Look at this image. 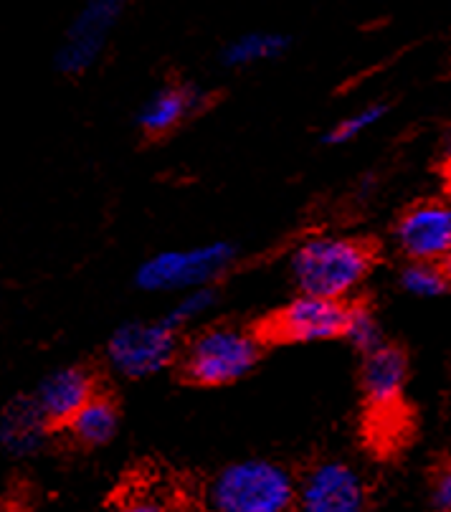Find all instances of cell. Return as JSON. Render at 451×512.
<instances>
[{"mask_svg": "<svg viewBox=\"0 0 451 512\" xmlns=\"http://www.w3.org/2000/svg\"><path fill=\"white\" fill-rule=\"evenodd\" d=\"M373 249L353 236H312L289 259L294 284L302 295L345 300L373 269Z\"/></svg>", "mask_w": 451, "mask_h": 512, "instance_id": "6da1fadb", "label": "cell"}, {"mask_svg": "<svg viewBox=\"0 0 451 512\" xmlns=\"http://www.w3.org/2000/svg\"><path fill=\"white\" fill-rule=\"evenodd\" d=\"M211 512H289L294 477L269 459H244L223 467L206 490Z\"/></svg>", "mask_w": 451, "mask_h": 512, "instance_id": "7a4b0ae2", "label": "cell"}, {"mask_svg": "<svg viewBox=\"0 0 451 512\" xmlns=\"http://www.w3.org/2000/svg\"><path fill=\"white\" fill-rule=\"evenodd\" d=\"M261 340L241 327H208L191 340L183 355L185 378L196 386L218 388L241 381L259 363Z\"/></svg>", "mask_w": 451, "mask_h": 512, "instance_id": "3957f363", "label": "cell"}, {"mask_svg": "<svg viewBox=\"0 0 451 512\" xmlns=\"http://www.w3.org/2000/svg\"><path fill=\"white\" fill-rule=\"evenodd\" d=\"M236 249L229 241L191 246V249H170L150 256L137 269V287L145 292H188L216 282L234 262Z\"/></svg>", "mask_w": 451, "mask_h": 512, "instance_id": "277c9868", "label": "cell"}, {"mask_svg": "<svg viewBox=\"0 0 451 512\" xmlns=\"http://www.w3.org/2000/svg\"><path fill=\"white\" fill-rule=\"evenodd\" d=\"M178 350V330L168 320L127 322L107 343V360L120 376L147 378L168 368Z\"/></svg>", "mask_w": 451, "mask_h": 512, "instance_id": "5b68a950", "label": "cell"}, {"mask_svg": "<svg viewBox=\"0 0 451 512\" xmlns=\"http://www.w3.org/2000/svg\"><path fill=\"white\" fill-rule=\"evenodd\" d=\"M297 512H365L368 490L350 464L327 459L317 462L294 482Z\"/></svg>", "mask_w": 451, "mask_h": 512, "instance_id": "8992f818", "label": "cell"}, {"mask_svg": "<svg viewBox=\"0 0 451 512\" xmlns=\"http://www.w3.org/2000/svg\"><path fill=\"white\" fill-rule=\"evenodd\" d=\"M125 8L127 0H87L71 21L64 44L59 46V54H56L59 71L77 77V74L92 69L107 46L109 33L120 23Z\"/></svg>", "mask_w": 451, "mask_h": 512, "instance_id": "52a82bcc", "label": "cell"}, {"mask_svg": "<svg viewBox=\"0 0 451 512\" xmlns=\"http://www.w3.org/2000/svg\"><path fill=\"white\" fill-rule=\"evenodd\" d=\"M345 317V300H325L299 292V297H294L264 325V335L279 343H322L343 338Z\"/></svg>", "mask_w": 451, "mask_h": 512, "instance_id": "ba28073f", "label": "cell"}, {"mask_svg": "<svg viewBox=\"0 0 451 512\" xmlns=\"http://www.w3.org/2000/svg\"><path fill=\"white\" fill-rule=\"evenodd\" d=\"M396 241L408 262H446L451 251V208L446 201H421L396 224Z\"/></svg>", "mask_w": 451, "mask_h": 512, "instance_id": "9c48e42d", "label": "cell"}, {"mask_svg": "<svg viewBox=\"0 0 451 512\" xmlns=\"http://www.w3.org/2000/svg\"><path fill=\"white\" fill-rule=\"evenodd\" d=\"M94 393H97V386H94L92 371L84 365H66V368L49 373L39 383L33 401L39 406L49 429H64L71 416L77 414Z\"/></svg>", "mask_w": 451, "mask_h": 512, "instance_id": "30bf717a", "label": "cell"}, {"mask_svg": "<svg viewBox=\"0 0 451 512\" xmlns=\"http://www.w3.org/2000/svg\"><path fill=\"white\" fill-rule=\"evenodd\" d=\"M408 381L406 353L396 345H378L365 353L363 393L375 411L396 409L401 404Z\"/></svg>", "mask_w": 451, "mask_h": 512, "instance_id": "8fae6325", "label": "cell"}, {"mask_svg": "<svg viewBox=\"0 0 451 512\" xmlns=\"http://www.w3.org/2000/svg\"><path fill=\"white\" fill-rule=\"evenodd\" d=\"M203 102H206V97L196 87H188V84L163 87L142 104L137 125L147 137H163L178 130L193 112H198Z\"/></svg>", "mask_w": 451, "mask_h": 512, "instance_id": "7c38bea8", "label": "cell"}, {"mask_svg": "<svg viewBox=\"0 0 451 512\" xmlns=\"http://www.w3.org/2000/svg\"><path fill=\"white\" fill-rule=\"evenodd\" d=\"M49 431V424L41 416L33 396L13 398L11 404L0 411V447L18 457L36 452Z\"/></svg>", "mask_w": 451, "mask_h": 512, "instance_id": "4fadbf2b", "label": "cell"}, {"mask_svg": "<svg viewBox=\"0 0 451 512\" xmlns=\"http://www.w3.org/2000/svg\"><path fill=\"white\" fill-rule=\"evenodd\" d=\"M64 429H69L74 442L82 447H104L115 439L117 429H120V409L109 396L94 393L87 404L71 416Z\"/></svg>", "mask_w": 451, "mask_h": 512, "instance_id": "5bb4252c", "label": "cell"}, {"mask_svg": "<svg viewBox=\"0 0 451 512\" xmlns=\"http://www.w3.org/2000/svg\"><path fill=\"white\" fill-rule=\"evenodd\" d=\"M289 41L282 33L272 31H251L231 41L223 49V64L231 69H241V66H254L261 61H272L287 51Z\"/></svg>", "mask_w": 451, "mask_h": 512, "instance_id": "9a60e30c", "label": "cell"}, {"mask_svg": "<svg viewBox=\"0 0 451 512\" xmlns=\"http://www.w3.org/2000/svg\"><path fill=\"white\" fill-rule=\"evenodd\" d=\"M401 287L413 297H441L449 289V274L441 262H408L401 272Z\"/></svg>", "mask_w": 451, "mask_h": 512, "instance_id": "2e32d148", "label": "cell"}, {"mask_svg": "<svg viewBox=\"0 0 451 512\" xmlns=\"http://www.w3.org/2000/svg\"><path fill=\"white\" fill-rule=\"evenodd\" d=\"M343 338L350 340L360 353H370V350H375L378 345H383L381 325H378L375 315L365 305H348Z\"/></svg>", "mask_w": 451, "mask_h": 512, "instance_id": "e0dca14e", "label": "cell"}, {"mask_svg": "<svg viewBox=\"0 0 451 512\" xmlns=\"http://www.w3.org/2000/svg\"><path fill=\"white\" fill-rule=\"evenodd\" d=\"M388 112V104H365V107H360L358 112H353V115L343 117L340 122H335L332 125V130L325 135V142L327 145H343V142H350L355 140V137H360L363 132H368L370 127H375L378 122L386 117Z\"/></svg>", "mask_w": 451, "mask_h": 512, "instance_id": "ac0fdd59", "label": "cell"}, {"mask_svg": "<svg viewBox=\"0 0 451 512\" xmlns=\"http://www.w3.org/2000/svg\"><path fill=\"white\" fill-rule=\"evenodd\" d=\"M213 305H216V292H213L208 284L206 287L188 289V292H180V300L175 302L173 310L165 315V320H168L175 330H180V327L191 325L198 317L206 315Z\"/></svg>", "mask_w": 451, "mask_h": 512, "instance_id": "d6986e66", "label": "cell"}, {"mask_svg": "<svg viewBox=\"0 0 451 512\" xmlns=\"http://www.w3.org/2000/svg\"><path fill=\"white\" fill-rule=\"evenodd\" d=\"M109 512H178L173 500L158 487H130L115 500Z\"/></svg>", "mask_w": 451, "mask_h": 512, "instance_id": "ffe728a7", "label": "cell"}, {"mask_svg": "<svg viewBox=\"0 0 451 512\" xmlns=\"http://www.w3.org/2000/svg\"><path fill=\"white\" fill-rule=\"evenodd\" d=\"M431 507H434L436 512L451 510V474H449V469H441V474H436L434 485H431Z\"/></svg>", "mask_w": 451, "mask_h": 512, "instance_id": "44dd1931", "label": "cell"}, {"mask_svg": "<svg viewBox=\"0 0 451 512\" xmlns=\"http://www.w3.org/2000/svg\"><path fill=\"white\" fill-rule=\"evenodd\" d=\"M0 512H28V505L21 500V497H6L0 500Z\"/></svg>", "mask_w": 451, "mask_h": 512, "instance_id": "7402d4cb", "label": "cell"}]
</instances>
